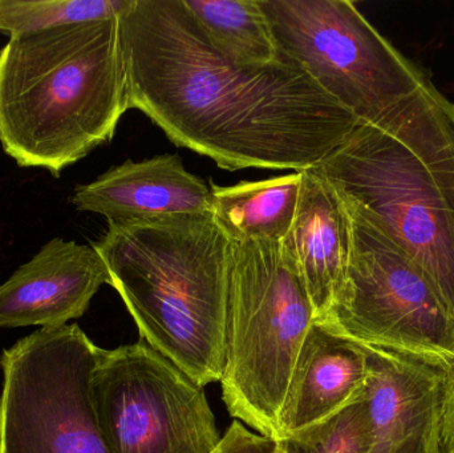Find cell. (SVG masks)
<instances>
[{
  "label": "cell",
  "instance_id": "cell-9",
  "mask_svg": "<svg viewBox=\"0 0 454 453\" xmlns=\"http://www.w3.org/2000/svg\"><path fill=\"white\" fill-rule=\"evenodd\" d=\"M90 401L106 453H210L223 438L205 387L144 340L98 348Z\"/></svg>",
  "mask_w": 454,
  "mask_h": 453
},
{
  "label": "cell",
  "instance_id": "cell-2",
  "mask_svg": "<svg viewBox=\"0 0 454 453\" xmlns=\"http://www.w3.org/2000/svg\"><path fill=\"white\" fill-rule=\"evenodd\" d=\"M314 168L415 261L454 316L453 101L429 82Z\"/></svg>",
  "mask_w": 454,
  "mask_h": 453
},
{
  "label": "cell",
  "instance_id": "cell-16",
  "mask_svg": "<svg viewBox=\"0 0 454 453\" xmlns=\"http://www.w3.org/2000/svg\"><path fill=\"white\" fill-rule=\"evenodd\" d=\"M213 47L231 63L263 66L280 52L261 0H184Z\"/></svg>",
  "mask_w": 454,
  "mask_h": 453
},
{
  "label": "cell",
  "instance_id": "cell-8",
  "mask_svg": "<svg viewBox=\"0 0 454 453\" xmlns=\"http://www.w3.org/2000/svg\"><path fill=\"white\" fill-rule=\"evenodd\" d=\"M98 346L77 324L3 351L0 453H106L90 401Z\"/></svg>",
  "mask_w": 454,
  "mask_h": 453
},
{
  "label": "cell",
  "instance_id": "cell-21",
  "mask_svg": "<svg viewBox=\"0 0 454 453\" xmlns=\"http://www.w3.org/2000/svg\"><path fill=\"white\" fill-rule=\"evenodd\" d=\"M277 453H283L282 451H280L279 447H278V449H277Z\"/></svg>",
  "mask_w": 454,
  "mask_h": 453
},
{
  "label": "cell",
  "instance_id": "cell-17",
  "mask_svg": "<svg viewBox=\"0 0 454 453\" xmlns=\"http://www.w3.org/2000/svg\"><path fill=\"white\" fill-rule=\"evenodd\" d=\"M133 0H0V32L8 36L60 24L119 19Z\"/></svg>",
  "mask_w": 454,
  "mask_h": 453
},
{
  "label": "cell",
  "instance_id": "cell-13",
  "mask_svg": "<svg viewBox=\"0 0 454 453\" xmlns=\"http://www.w3.org/2000/svg\"><path fill=\"white\" fill-rule=\"evenodd\" d=\"M368 351L315 319L299 350L279 415V439L317 425L364 396Z\"/></svg>",
  "mask_w": 454,
  "mask_h": 453
},
{
  "label": "cell",
  "instance_id": "cell-11",
  "mask_svg": "<svg viewBox=\"0 0 454 453\" xmlns=\"http://www.w3.org/2000/svg\"><path fill=\"white\" fill-rule=\"evenodd\" d=\"M365 348L370 453H442L444 372L389 351Z\"/></svg>",
  "mask_w": 454,
  "mask_h": 453
},
{
  "label": "cell",
  "instance_id": "cell-15",
  "mask_svg": "<svg viewBox=\"0 0 454 453\" xmlns=\"http://www.w3.org/2000/svg\"><path fill=\"white\" fill-rule=\"evenodd\" d=\"M303 172L212 185V215L231 241L280 242L293 225Z\"/></svg>",
  "mask_w": 454,
  "mask_h": 453
},
{
  "label": "cell",
  "instance_id": "cell-4",
  "mask_svg": "<svg viewBox=\"0 0 454 453\" xmlns=\"http://www.w3.org/2000/svg\"><path fill=\"white\" fill-rule=\"evenodd\" d=\"M92 246L141 340L202 387L221 382L232 241L212 213L109 223Z\"/></svg>",
  "mask_w": 454,
  "mask_h": 453
},
{
  "label": "cell",
  "instance_id": "cell-14",
  "mask_svg": "<svg viewBox=\"0 0 454 453\" xmlns=\"http://www.w3.org/2000/svg\"><path fill=\"white\" fill-rule=\"evenodd\" d=\"M280 247L306 286L315 319H325L346 281L351 223L346 202L315 168L303 170L298 209Z\"/></svg>",
  "mask_w": 454,
  "mask_h": 453
},
{
  "label": "cell",
  "instance_id": "cell-7",
  "mask_svg": "<svg viewBox=\"0 0 454 453\" xmlns=\"http://www.w3.org/2000/svg\"><path fill=\"white\" fill-rule=\"evenodd\" d=\"M278 50L359 122L434 82L349 0H261Z\"/></svg>",
  "mask_w": 454,
  "mask_h": 453
},
{
  "label": "cell",
  "instance_id": "cell-3",
  "mask_svg": "<svg viewBox=\"0 0 454 453\" xmlns=\"http://www.w3.org/2000/svg\"><path fill=\"white\" fill-rule=\"evenodd\" d=\"M128 109L119 19L15 35L0 51V144L20 167L60 175Z\"/></svg>",
  "mask_w": 454,
  "mask_h": 453
},
{
  "label": "cell",
  "instance_id": "cell-18",
  "mask_svg": "<svg viewBox=\"0 0 454 453\" xmlns=\"http://www.w3.org/2000/svg\"><path fill=\"white\" fill-rule=\"evenodd\" d=\"M277 443L283 453H370L372 435L365 394L333 417Z\"/></svg>",
  "mask_w": 454,
  "mask_h": 453
},
{
  "label": "cell",
  "instance_id": "cell-20",
  "mask_svg": "<svg viewBox=\"0 0 454 453\" xmlns=\"http://www.w3.org/2000/svg\"><path fill=\"white\" fill-rule=\"evenodd\" d=\"M440 452L454 453V371L445 375L440 422Z\"/></svg>",
  "mask_w": 454,
  "mask_h": 453
},
{
  "label": "cell",
  "instance_id": "cell-12",
  "mask_svg": "<svg viewBox=\"0 0 454 453\" xmlns=\"http://www.w3.org/2000/svg\"><path fill=\"white\" fill-rule=\"evenodd\" d=\"M72 204L104 215L108 223L173 215L212 213V191L192 175L177 154L111 168L92 183L77 186Z\"/></svg>",
  "mask_w": 454,
  "mask_h": 453
},
{
  "label": "cell",
  "instance_id": "cell-10",
  "mask_svg": "<svg viewBox=\"0 0 454 453\" xmlns=\"http://www.w3.org/2000/svg\"><path fill=\"white\" fill-rule=\"evenodd\" d=\"M103 285L109 274L95 247L52 239L0 285V327L64 326L84 316Z\"/></svg>",
  "mask_w": 454,
  "mask_h": 453
},
{
  "label": "cell",
  "instance_id": "cell-19",
  "mask_svg": "<svg viewBox=\"0 0 454 453\" xmlns=\"http://www.w3.org/2000/svg\"><path fill=\"white\" fill-rule=\"evenodd\" d=\"M277 441L248 431L242 422L234 420L210 453H277Z\"/></svg>",
  "mask_w": 454,
  "mask_h": 453
},
{
  "label": "cell",
  "instance_id": "cell-5",
  "mask_svg": "<svg viewBox=\"0 0 454 453\" xmlns=\"http://www.w3.org/2000/svg\"><path fill=\"white\" fill-rule=\"evenodd\" d=\"M314 321L309 293L280 242L232 241L221 386L235 420L278 441L291 374Z\"/></svg>",
  "mask_w": 454,
  "mask_h": 453
},
{
  "label": "cell",
  "instance_id": "cell-6",
  "mask_svg": "<svg viewBox=\"0 0 454 453\" xmlns=\"http://www.w3.org/2000/svg\"><path fill=\"white\" fill-rule=\"evenodd\" d=\"M343 199L351 223L348 269L338 300L320 321L365 348L450 374L454 316L450 309L415 261Z\"/></svg>",
  "mask_w": 454,
  "mask_h": 453
},
{
  "label": "cell",
  "instance_id": "cell-1",
  "mask_svg": "<svg viewBox=\"0 0 454 453\" xmlns=\"http://www.w3.org/2000/svg\"><path fill=\"white\" fill-rule=\"evenodd\" d=\"M129 109L221 169L317 167L359 124L299 64L242 66L184 0H133L119 18Z\"/></svg>",
  "mask_w": 454,
  "mask_h": 453
}]
</instances>
